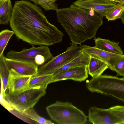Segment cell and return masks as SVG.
<instances>
[{
  "label": "cell",
  "mask_w": 124,
  "mask_h": 124,
  "mask_svg": "<svg viewBox=\"0 0 124 124\" xmlns=\"http://www.w3.org/2000/svg\"><path fill=\"white\" fill-rule=\"evenodd\" d=\"M9 23L17 38L32 46L59 43L64 35L48 21L39 7L28 1L15 2Z\"/></svg>",
  "instance_id": "obj_1"
},
{
  "label": "cell",
  "mask_w": 124,
  "mask_h": 124,
  "mask_svg": "<svg viewBox=\"0 0 124 124\" xmlns=\"http://www.w3.org/2000/svg\"><path fill=\"white\" fill-rule=\"evenodd\" d=\"M58 21L67 33L72 44H79L95 38L98 29L103 23V16L94 10L73 4L56 11Z\"/></svg>",
  "instance_id": "obj_2"
},
{
  "label": "cell",
  "mask_w": 124,
  "mask_h": 124,
  "mask_svg": "<svg viewBox=\"0 0 124 124\" xmlns=\"http://www.w3.org/2000/svg\"><path fill=\"white\" fill-rule=\"evenodd\" d=\"M53 120L59 124H84L87 116L81 110L69 102L56 101L46 108Z\"/></svg>",
  "instance_id": "obj_3"
},
{
  "label": "cell",
  "mask_w": 124,
  "mask_h": 124,
  "mask_svg": "<svg viewBox=\"0 0 124 124\" xmlns=\"http://www.w3.org/2000/svg\"><path fill=\"white\" fill-rule=\"evenodd\" d=\"M92 92L112 96L124 101V77L107 75L93 78L86 83Z\"/></svg>",
  "instance_id": "obj_4"
},
{
  "label": "cell",
  "mask_w": 124,
  "mask_h": 124,
  "mask_svg": "<svg viewBox=\"0 0 124 124\" xmlns=\"http://www.w3.org/2000/svg\"><path fill=\"white\" fill-rule=\"evenodd\" d=\"M46 93V90L36 88L25 90L15 94L6 91L4 97L13 108L23 113L33 108Z\"/></svg>",
  "instance_id": "obj_5"
},
{
  "label": "cell",
  "mask_w": 124,
  "mask_h": 124,
  "mask_svg": "<svg viewBox=\"0 0 124 124\" xmlns=\"http://www.w3.org/2000/svg\"><path fill=\"white\" fill-rule=\"evenodd\" d=\"M7 58L37 65L42 66L53 57L48 46H40L37 47L34 46L28 49H24L18 52L10 50L6 54Z\"/></svg>",
  "instance_id": "obj_6"
},
{
  "label": "cell",
  "mask_w": 124,
  "mask_h": 124,
  "mask_svg": "<svg viewBox=\"0 0 124 124\" xmlns=\"http://www.w3.org/2000/svg\"><path fill=\"white\" fill-rule=\"evenodd\" d=\"M81 51L80 46L72 44L64 52L53 57L38 69L36 74L32 77L52 74L77 56Z\"/></svg>",
  "instance_id": "obj_7"
},
{
  "label": "cell",
  "mask_w": 124,
  "mask_h": 124,
  "mask_svg": "<svg viewBox=\"0 0 124 124\" xmlns=\"http://www.w3.org/2000/svg\"><path fill=\"white\" fill-rule=\"evenodd\" d=\"M89 121L94 124H123L122 120L109 109L94 106L88 109Z\"/></svg>",
  "instance_id": "obj_8"
},
{
  "label": "cell",
  "mask_w": 124,
  "mask_h": 124,
  "mask_svg": "<svg viewBox=\"0 0 124 124\" xmlns=\"http://www.w3.org/2000/svg\"><path fill=\"white\" fill-rule=\"evenodd\" d=\"M82 51L90 56L99 59L106 63L108 68L113 71V66L119 59L124 56L123 54L108 52L85 45L80 46Z\"/></svg>",
  "instance_id": "obj_9"
},
{
  "label": "cell",
  "mask_w": 124,
  "mask_h": 124,
  "mask_svg": "<svg viewBox=\"0 0 124 124\" xmlns=\"http://www.w3.org/2000/svg\"><path fill=\"white\" fill-rule=\"evenodd\" d=\"M73 4L85 9L93 10L103 17L117 4L108 0H78Z\"/></svg>",
  "instance_id": "obj_10"
},
{
  "label": "cell",
  "mask_w": 124,
  "mask_h": 124,
  "mask_svg": "<svg viewBox=\"0 0 124 124\" xmlns=\"http://www.w3.org/2000/svg\"><path fill=\"white\" fill-rule=\"evenodd\" d=\"M4 59L9 71L11 70L19 74L32 77L38 71V66L36 64L9 59L5 56Z\"/></svg>",
  "instance_id": "obj_11"
},
{
  "label": "cell",
  "mask_w": 124,
  "mask_h": 124,
  "mask_svg": "<svg viewBox=\"0 0 124 124\" xmlns=\"http://www.w3.org/2000/svg\"><path fill=\"white\" fill-rule=\"evenodd\" d=\"M88 77L87 66H78L68 69L53 76L50 83L67 80L82 82L85 80Z\"/></svg>",
  "instance_id": "obj_12"
},
{
  "label": "cell",
  "mask_w": 124,
  "mask_h": 124,
  "mask_svg": "<svg viewBox=\"0 0 124 124\" xmlns=\"http://www.w3.org/2000/svg\"><path fill=\"white\" fill-rule=\"evenodd\" d=\"M9 72L6 91L15 94L25 90L32 76L19 74L11 70Z\"/></svg>",
  "instance_id": "obj_13"
},
{
  "label": "cell",
  "mask_w": 124,
  "mask_h": 124,
  "mask_svg": "<svg viewBox=\"0 0 124 124\" xmlns=\"http://www.w3.org/2000/svg\"><path fill=\"white\" fill-rule=\"evenodd\" d=\"M90 57L81 51L76 57L58 69L52 74L53 76L56 75L68 69L82 66H87Z\"/></svg>",
  "instance_id": "obj_14"
},
{
  "label": "cell",
  "mask_w": 124,
  "mask_h": 124,
  "mask_svg": "<svg viewBox=\"0 0 124 124\" xmlns=\"http://www.w3.org/2000/svg\"><path fill=\"white\" fill-rule=\"evenodd\" d=\"M93 39L95 44L94 47L96 48L110 53L123 54V52L119 46V42L99 37L95 38Z\"/></svg>",
  "instance_id": "obj_15"
},
{
  "label": "cell",
  "mask_w": 124,
  "mask_h": 124,
  "mask_svg": "<svg viewBox=\"0 0 124 124\" xmlns=\"http://www.w3.org/2000/svg\"><path fill=\"white\" fill-rule=\"evenodd\" d=\"M108 68V65L104 62L96 58L90 57L87 70L88 74L92 78L102 75Z\"/></svg>",
  "instance_id": "obj_16"
},
{
  "label": "cell",
  "mask_w": 124,
  "mask_h": 124,
  "mask_svg": "<svg viewBox=\"0 0 124 124\" xmlns=\"http://www.w3.org/2000/svg\"><path fill=\"white\" fill-rule=\"evenodd\" d=\"M52 77V74L32 77L30 79L25 90L38 88L46 90L48 85L50 83Z\"/></svg>",
  "instance_id": "obj_17"
},
{
  "label": "cell",
  "mask_w": 124,
  "mask_h": 124,
  "mask_svg": "<svg viewBox=\"0 0 124 124\" xmlns=\"http://www.w3.org/2000/svg\"><path fill=\"white\" fill-rule=\"evenodd\" d=\"M13 10L10 0L0 1V24L7 25L10 21Z\"/></svg>",
  "instance_id": "obj_18"
},
{
  "label": "cell",
  "mask_w": 124,
  "mask_h": 124,
  "mask_svg": "<svg viewBox=\"0 0 124 124\" xmlns=\"http://www.w3.org/2000/svg\"><path fill=\"white\" fill-rule=\"evenodd\" d=\"M4 56L3 54L0 56V74L1 84L2 86L4 96L7 90L9 73L4 61Z\"/></svg>",
  "instance_id": "obj_19"
},
{
  "label": "cell",
  "mask_w": 124,
  "mask_h": 124,
  "mask_svg": "<svg viewBox=\"0 0 124 124\" xmlns=\"http://www.w3.org/2000/svg\"><path fill=\"white\" fill-rule=\"evenodd\" d=\"M15 33L13 30L8 29L2 30L0 33V56L3 53L9 41Z\"/></svg>",
  "instance_id": "obj_20"
},
{
  "label": "cell",
  "mask_w": 124,
  "mask_h": 124,
  "mask_svg": "<svg viewBox=\"0 0 124 124\" xmlns=\"http://www.w3.org/2000/svg\"><path fill=\"white\" fill-rule=\"evenodd\" d=\"M124 11V4L118 3L105 16L108 21L116 20L120 18Z\"/></svg>",
  "instance_id": "obj_21"
},
{
  "label": "cell",
  "mask_w": 124,
  "mask_h": 124,
  "mask_svg": "<svg viewBox=\"0 0 124 124\" xmlns=\"http://www.w3.org/2000/svg\"><path fill=\"white\" fill-rule=\"evenodd\" d=\"M23 113L29 117L37 122L38 124H54L51 121L39 116L33 108L26 110Z\"/></svg>",
  "instance_id": "obj_22"
},
{
  "label": "cell",
  "mask_w": 124,
  "mask_h": 124,
  "mask_svg": "<svg viewBox=\"0 0 124 124\" xmlns=\"http://www.w3.org/2000/svg\"><path fill=\"white\" fill-rule=\"evenodd\" d=\"M37 4L40 5L46 10H53L56 11L57 5L48 0H31Z\"/></svg>",
  "instance_id": "obj_23"
},
{
  "label": "cell",
  "mask_w": 124,
  "mask_h": 124,
  "mask_svg": "<svg viewBox=\"0 0 124 124\" xmlns=\"http://www.w3.org/2000/svg\"><path fill=\"white\" fill-rule=\"evenodd\" d=\"M118 75L124 77V56L118 60L114 64L113 71Z\"/></svg>",
  "instance_id": "obj_24"
},
{
  "label": "cell",
  "mask_w": 124,
  "mask_h": 124,
  "mask_svg": "<svg viewBox=\"0 0 124 124\" xmlns=\"http://www.w3.org/2000/svg\"><path fill=\"white\" fill-rule=\"evenodd\" d=\"M9 111L19 118L27 123L31 124H38L37 122L29 117L23 113L20 112L14 108Z\"/></svg>",
  "instance_id": "obj_25"
},
{
  "label": "cell",
  "mask_w": 124,
  "mask_h": 124,
  "mask_svg": "<svg viewBox=\"0 0 124 124\" xmlns=\"http://www.w3.org/2000/svg\"><path fill=\"white\" fill-rule=\"evenodd\" d=\"M114 114L120 118L124 124V106L116 105L109 108Z\"/></svg>",
  "instance_id": "obj_26"
},
{
  "label": "cell",
  "mask_w": 124,
  "mask_h": 124,
  "mask_svg": "<svg viewBox=\"0 0 124 124\" xmlns=\"http://www.w3.org/2000/svg\"><path fill=\"white\" fill-rule=\"evenodd\" d=\"M120 18L121 20L122 23L124 24V11L121 15Z\"/></svg>",
  "instance_id": "obj_27"
},
{
  "label": "cell",
  "mask_w": 124,
  "mask_h": 124,
  "mask_svg": "<svg viewBox=\"0 0 124 124\" xmlns=\"http://www.w3.org/2000/svg\"><path fill=\"white\" fill-rule=\"evenodd\" d=\"M117 3H121L118 0H108Z\"/></svg>",
  "instance_id": "obj_28"
},
{
  "label": "cell",
  "mask_w": 124,
  "mask_h": 124,
  "mask_svg": "<svg viewBox=\"0 0 124 124\" xmlns=\"http://www.w3.org/2000/svg\"><path fill=\"white\" fill-rule=\"evenodd\" d=\"M121 3L124 4V0H118Z\"/></svg>",
  "instance_id": "obj_29"
},
{
  "label": "cell",
  "mask_w": 124,
  "mask_h": 124,
  "mask_svg": "<svg viewBox=\"0 0 124 124\" xmlns=\"http://www.w3.org/2000/svg\"><path fill=\"white\" fill-rule=\"evenodd\" d=\"M48 0L51 2L54 3L57 0Z\"/></svg>",
  "instance_id": "obj_30"
},
{
  "label": "cell",
  "mask_w": 124,
  "mask_h": 124,
  "mask_svg": "<svg viewBox=\"0 0 124 124\" xmlns=\"http://www.w3.org/2000/svg\"><path fill=\"white\" fill-rule=\"evenodd\" d=\"M3 0H0V1H2Z\"/></svg>",
  "instance_id": "obj_31"
}]
</instances>
